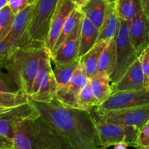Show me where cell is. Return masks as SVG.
<instances>
[{"label": "cell", "instance_id": "obj_1", "mask_svg": "<svg viewBox=\"0 0 149 149\" xmlns=\"http://www.w3.org/2000/svg\"><path fill=\"white\" fill-rule=\"evenodd\" d=\"M41 116L58 130L74 149L100 146L91 111L65 106L56 100L50 103L32 101Z\"/></svg>", "mask_w": 149, "mask_h": 149}, {"label": "cell", "instance_id": "obj_2", "mask_svg": "<svg viewBox=\"0 0 149 149\" xmlns=\"http://www.w3.org/2000/svg\"><path fill=\"white\" fill-rule=\"evenodd\" d=\"M13 142L14 149H74L58 130L39 114L16 127Z\"/></svg>", "mask_w": 149, "mask_h": 149}, {"label": "cell", "instance_id": "obj_3", "mask_svg": "<svg viewBox=\"0 0 149 149\" xmlns=\"http://www.w3.org/2000/svg\"><path fill=\"white\" fill-rule=\"evenodd\" d=\"M48 54L50 53L42 45L19 47L11 55L4 69L20 91L31 95L41 61Z\"/></svg>", "mask_w": 149, "mask_h": 149}, {"label": "cell", "instance_id": "obj_4", "mask_svg": "<svg viewBox=\"0 0 149 149\" xmlns=\"http://www.w3.org/2000/svg\"><path fill=\"white\" fill-rule=\"evenodd\" d=\"M59 0H38L33 4L28 36L31 43L45 45Z\"/></svg>", "mask_w": 149, "mask_h": 149}, {"label": "cell", "instance_id": "obj_5", "mask_svg": "<svg viewBox=\"0 0 149 149\" xmlns=\"http://www.w3.org/2000/svg\"><path fill=\"white\" fill-rule=\"evenodd\" d=\"M114 39L116 50V65L111 77V85L117 82L127 70L138 58V55L130 39L128 22L119 18V29Z\"/></svg>", "mask_w": 149, "mask_h": 149}, {"label": "cell", "instance_id": "obj_6", "mask_svg": "<svg viewBox=\"0 0 149 149\" xmlns=\"http://www.w3.org/2000/svg\"><path fill=\"white\" fill-rule=\"evenodd\" d=\"M91 114L97 130L100 146L106 145L111 146L119 143H126L131 147L135 142L139 129L106 122L100 118L94 109L91 111Z\"/></svg>", "mask_w": 149, "mask_h": 149}, {"label": "cell", "instance_id": "obj_7", "mask_svg": "<svg viewBox=\"0 0 149 149\" xmlns=\"http://www.w3.org/2000/svg\"><path fill=\"white\" fill-rule=\"evenodd\" d=\"M146 105H149V88L115 93L94 110L97 114H101L109 111Z\"/></svg>", "mask_w": 149, "mask_h": 149}, {"label": "cell", "instance_id": "obj_8", "mask_svg": "<svg viewBox=\"0 0 149 149\" xmlns=\"http://www.w3.org/2000/svg\"><path fill=\"white\" fill-rule=\"evenodd\" d=\"M97 115L110 123L134 127L140 130L149 121V105L116 109Z\"/></svg>", "mask_w": 149, "mask_h": 149}, {"label": "cell", "instance_id": "obj_9", "mask_svg": "<svg viewBox=\"0 0 149 149\" xmlns=\"http://www.w3.org/2000/svg\"><path fill=\"white\" fill-rule=\"evenodd\" d=\"M39 114L31 100L11 108L0 114V135L13 141L16 127L26 119Z\"/></svg>", "mask_w": 149, "mask_h": 149}, {"label": "cell", "instance_id": "obj_10", "mask_svg": "<svg viewBox=\"0 0 149 149\" xmlns=\"http://www.w3.org/2000/svg\"><path fill=\"white\" fill-rule=\"evenodd\" d=\"M90 81L82 65L79 63L73 74L69 82L63 88L58 90L55 100L69 107L77 109V97L79 93Z\"/></svg>", "mask_w": 149, "mask_h": 149}, {"label": "cell", "instance_id": "obj_11", "mask_svg": "<svg viewBox=\"0 0 149 149\" xmlns=\"http://www.w3.org/2000/svg\"><path fill=\"white\" fill-rule=\"evenodd\" d=\"M77 7L71 0H59L51 20L49 30L45 47L52 54L61 30L73 10Z\"/></svg>", "mask_w": 149, "mask_h": 149}, {"label": "cell", "instance_id": "obj_12", "mask_svg": "<svg viewBox=\"0 0 149 149\" xmlns=\"http://www.w3.org/2000/svg\"><path fill=\"white\" fill-rule=\"evenodd\" d=\"M33 7V4L28 6L15 15L11 30L4 39L8 42L15 44L18 48L29 45H39L31 43L28 36V29L31 19Z\"/></svg>", "mask_w": 149, "mask_h": 149}, {"label": "cell", "instance_id": "obj_13", "mask_svg": "<svg viewBox=\"0 0 149 149\" xmlns=\"http://www.w3.org/2000/svg\"><path fill=\"white\" fill-rule=\"evenodd\" d=\"M141 62L137 59L127 70L120 79L111 85V94L122 91L148 89Z\"/></svg>", "mask_w": 149, "mask_h": 149}, {"label": "cell", "instance_id": "obj_14", "mask_svg": "<svg viewBox=\"0 0 149 149\" xmlns=\"http://www.w3.org/2000/svg\"><path fill=\"white\" fill-rule=\"evenodd\" d=\"M81 22L77 25L74 31L61 44V46L51 54V61L54 64L65 63L76 61L79 58Z\"/></svg>", "mask_w": 149, "mask_h": 149}, {"label": "cell", "instance_id": "obj_15", "mask_svg": "<svg viewBox=\"0 0 149 149\" xmlns=\"http://www.w3.org/2000/svg\"><path fill=\"white\" fill-rule=\"evenodd\" d=\"M129 33L131 44L139 57L149 45V20L143 11L129 23Z\"/></svg>", "mask_w": 149, "mask_h": 149}, {"label": "cell", "instance_id": "obj_16", "mask_svg": "<svg viewBox=\"0 0 149 149\" xmlns=\"http://www.w3.org/2000/svg\"><path fill=\"white\" fill-rule=\"evenodd\" d=\"M109 41L100 40L95 46L79 58L80 63L82 65L86 74L91 79L99 71V64L101 54Z\"/></svg>", "mask_w": 149, "mask_h": 149}, {"label": "cell", "instance_id": "obj_17", "mask_svg": "<svg viewBox=\"0 0 149 149\" xmlns=\"http://www.w3.org/2000/svg\"><path fill=\"white\" fill-rule=\"evenodd\" d=\"M99 29H97L88 18L84 15L81 22L79 58L90 51L97 42Z\"/></svg>", "mask_w": 149, "mask_h": 149}, {"label": "cell", "instance_id": "obj_18", "mask_svg": "<svg viewBox=\"0 0 149 149\" xmlns=\"http://www.w3.org/2000/svg\"><path fill=\"white\" fill-rule=\"evenodd\" d=\"M119 26V17L116 13L114 3L109 4L106 16L101 28L99 29L97 42L100 40L110 41L117 33Z\"/></svg>", "mask_w": 149, "mask_h": 149}, {"label": "cell", "instance_id": "obj_19", "mask_svg": "<svg viewBox=\"0 0 149 149\" xmlns=\"http://www.w3.org/2000/svg\"><path fill=\"white\" fill-rule=\"evenodd\" d=\"M108 4L106 0H89L79 9L84 15L100 29L106 16Z\"/></svg>", "mask_w": 149, "mask_h": 149}, {"label": "cell", "instance_id": "obj_20", "mask_svg": "<svg viewBox=\"0 0 149 149\" xmlns=\"http://www.w3.org/2000/svg\"><path fill=\"white\" fill-rule=\"evenodd\" d=\"M57 92L58 84L53 74V71H51L45 77L39 90L34 94L31 95V100L41 103H50L56 97Z\"/></svg>", "mask_w": 149, "mask_h": 149}, {"label": "cell", "instance_id": "obj_21", "mask_svg": "<svg viewBox=\"0 0 149 149\" xmlns=\"http://www.w3.org/2000/svg\"><path fill=\"white\" fill-rule=\"evenodd\" d=\"M90 83L100 106L111 95L110 77L106 72L98 71L95 76L90 79Z\"/></svg>", "mask_w": 149, "mask_h": 149}, {"label": "cell", "instance_id": "obj_22", "mask_svg": "<svg viewBox=\"0 0 149 149\" xmlns=\"http://www.w3.org/2000/svg\"><path fill=\"white\" fill-rule=\"evenodd\" d=\"M114 4L119 18L128 23L134 20L142 11L140 0H116Z\"/></svg>", "mask_w": 149, "mask_h": 149}, {"label": "cell", "instance_id": "obj_23", "mask_svg": "<svg viewBox=\"0 0 149 149\" xmlns=\"http://www.w3.org/2000/svg\"><path fill=\"white\" fill-rule=\"evenodd\" d=\"M116 65V50L115 39H111L103 49L99 64V71L106 72L111 77Z\"/></svg>", "mask_w": 149, "mask_h": 149}, {"label": "cell", "instance_id": "obj_24", "mask_svg": "<svg viewBox=\"0 0 149 149\" xmlns=\"http://www.w3.org/2000/svg\"><path fill=\"white\" fill-rule=\"evenodd\" d=\"M80 63V60L65 63H56L52 68L53 74L58 84V90L65 87L71 79L73 74Z\"/></svg>", "mask_w": 149, "mask_h": 149}, {"label": "cell", "instance_id": "obj_25", "mask_svg": "<svg viewBox=\"0 0 149 149\" xmlns=\"http://www.w3.org/2000/svg\"><path fill=\"white\" fill-rule=\"evenodd\" d=\"M83 17H84V14L81 11L79 8L76 7L72 13L70 14L68 17L67 18L66 21H65V24H64L62 30H61L60 36L58 37V40H57L56 43H55L54 49L52 50V52H55L58 47L61 45V44L69 36V35L74 31L75 28L77 27V25L80 23L81 20H82Z\"/></svg>", "mask_w": 149, "mask_h": 149}, {"label": "cell", "instance_id": "obj_26", "mask_svg": "<svg viewBox=\"0 0 149 149\" xmlns=\"http://www.w3.org/2000/svg\"><path fill=\"white\" fill-rule=\"evenodd\" d=\"M99 106V102L95 95L89 81L87 85L79 93L77 97V109L82 111H91L94 108Z\"/></svg>", "mask_w": 149, "mask_h": 149}, {"label": "cell", "instance_id": "obj_27", "mask_svg": "<svg viewBox=\"0 0 149 149\" xmlns=\"http://www.w3.org/2000/svg\"><path fill=\"white\" fill-rule=\"evenodd\" d=\"M30 101V95L21 91L16 93L0 92V107L11 109Z\"/></svg>", "mask_w": 149, "mask_h": 149}, {"label": "cell", "instance_id": "obj_28", "mask_svg": "<svg viewBox=\"0 0 149 149\" xmlns=\"http://www.w3.org/2000/svg\"><path fill=\"white\" fill-rule=\"evenodd\" d=\"M15 15L7 4L0 10V40L7 37L11 30Z\"/></svg>", "mask_w": 149, "mask_h": 149}, {"label": "cell", "instance_id": "obj_29", "mask_svg": "<svg viewBox=\"0 0 149 149\" xmlns=\"http://www.w3.org/2000/svg\"><path fill=\"white\" fill-rule=\"evenodd\" d=\"M52 71V61H51V56L50 54L47 55L45 58L41 61V65L39 68L37 74H36V77L33 81V87H32L31 94H34L39 90L42 81L45 79V77L47 75L48 73Z\"/></svg>", "mask_w": 149, "mask_h": 149}, {"label": "cell", "instance_id": "obj_30", "mask_svg": "<svg viewBox=\"0 0 149 149\" xmlns=\"http://www.w3.org/2000/svg\"><path fill=\"white\" fill-rule=\"evenodd\" d=\"M15 44L3 39L0 40V67L4 68L13 52L17 49Z\"/></svg>", "mask_w": 149, "mask_h": 149}, {"label": "cell", "instance_id": "obj_31", "mask_svg": "<svg viewBox=\"0 0 149 149\" xmlns=\"http://www.w3.org/2000/svg\"><path fill=\"white\" fill-rule=\"evenodd\" d=\"M131 147L136 149H149V121L140 130L136 141Z\"/></svg>", "mask_w": 149, "mask_h": 149}, {"label": "cell", "instance_id": "obj_32", "mask_svg": "<svg viewBox=\"0 0 149 149\" xmlns=\"http://www.w3.org/2000/svg\"><path fill=\"white\" fill-rule=\"evenodd\" d=\"M4 68L0 67V92H6V93H16L20 90L14 88L15 84L11 77L7 73L3 72ZM17 87V86H16Z\"/></svg>", "mask_w": 149, "mask_h": 149}, {"label": "cell", "instance_id": "obj_33", "mask_svg": "<svg viewBox=\"0 0 149 149\" xmlns=\"http://www.w3.org/2000/svg\"><path fill=\"white\" fill-rule=\"evenodd\" d=\"M38 0H8V5L15 15L29 5H33Z\"/></svg>", "mask_w": 149, "mask_h": 149}, {"label": "cell", "instance_id": "obj_34", "mask_svg": "<svg viewBox=\"0 0 149 149\" xmlns=\"http://www.w3.org/2000/svg\"><path fill=\"white\" fill-rule=\"evenodd\" d=\"M138 59L141 62L147 84L149 87V45L141 52L140 56L138 57Z\"/></svg>", "mask_w": 149, "mask_h": 149}, {"label": "cell", "instance_id": "obj_35", "mask_svg": "<svg viewBox=\"0 0 149 149\" xmlns=\"http://www.w3.org/2000/svg\"><path fill=\"white\" fill-rule=\"evenodd\" d=\"M0 149H14L13 141L0 135Z\"/></svg>", "mask_w": 149, "mask_h": 149}, {"label": "cell", "instance_id": "obj_36", "mask_svg": "<svg viewBox=\"0 0 149 149\" xmlns=\"http://www.w3.org/2000/svg\"><path fill=\"white\" fill-rule=\"evenodd\" d=\"M143 13L149 20V0H140Z\"/></svg>", "mask_w": 149, "mask_h": 149}, {"label": "cell", "instance_id": "obj_37", "mask_svg": "<svg viewBox=\"0 0 149 149\" xmlns=\"http://www.w3.org/2000/svg\"><path fill=\"white\" fill-rule=\"evenodd\" d=\"M129 146L126 143H119L113 145V149H128Z\"/></svg>", "mask_w": 149, "mask_h": 149}, {"label": "cell", "instance_id": "obj_38", "mask_svg": "<svg viewBox=\"0 0 149 149\" xmlns=\"http://www.w3.org/2000/svg\"><path fill=\"white\" fill-rule=\"evenodd\" d=\"M71 1L74 3V4L77 6V7L81 8V7H82L84 4H85L89 0H71Z\"/></svg>", "mask_w": 149, "mask_h": 149}, {"label": "cell", "instance_id": "obj_39", "mask_svg": "<svg viewBox=\"0 0 149 149\" xmlns=\"http://www.w3.org/2000/svg\"><path fill=\"white\" fill-rule=\"evenodd\" d=\"M8 4V0H0V10Z\"/></svg>", "mask_w": 149, "mask_h": 149}, {"label": "cell", "instance_id": "obj_40", "mask_svg": "<svg viewBox=\"0 0 149 149\" xmlns=\"http://www.w3.org/2000/svg\"><path fill=\"white\" fill-rule=\"evenodd\" d=\"M10 109H5V108H2V107H0V114L2 113H4V112L7 111V110H9Z\"/></svg>", "mask_w": 149, "mask_h": 149}, {"label": "cell", "instance_id": "obj_41", "mask_svg": "<svg viewBox=\"0 0 149 149\" xmlns=\"http://www.w3.org/2000/svg\"><path fill=\"white\" fill-rule=\"evenodd\" d=\"M109 147H110V146H107V145L101 146L98 147V148H95V149H107L108 148H109Z\"/></svg>", "mask_w": 149, "mask_h": 149}, {"label": "cell", "instance_id": "obj_42", "mask_svg": "<svg viewBox=\"0 0 149 149\" xmlns=\"http://www.w3.org/2000/svg\"><path fill=\"white\" fill-rule=\"evenodd\" d=\"M106 1H107L109 4H112V3H114L115 1H116V0H106Z\"/></svg>", "mask_w": 149, "mask_h": 149}]
</instances>
